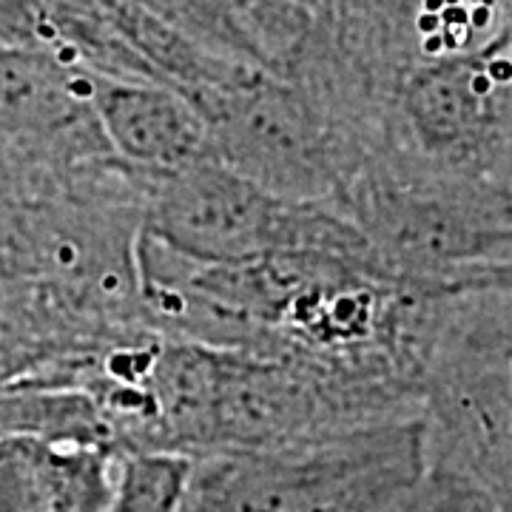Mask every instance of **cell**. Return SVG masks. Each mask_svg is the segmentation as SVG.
<instances>
[{
  "mask_svg": "<svg viewBox=\"0 0 512 512\" xmlns=\"http://www.w3.org/2000/svg\"><path fill=\"white\" fill-rule=\"evenodd\" d=\"M336 205L384 274L441 296L512 291L510 185L370 163Z\"/></svg>",
  "mask_w": 512,
  "mask_h": 512,
  "instance_id": "6da1fadb",
  "label": "cell"
},
{
  "mask_svg": "<svg viewBox=\"0 0 512 512\" xmlns=\"http://www.w3.org/2000/svg\"><path fill=\"white\" fill-rule=\"evenodd\" d=\"M427 473L421 421L188 461L180 512H402Z\"/></svg>",
  "mask_w": 512,
  "mask_h": 512,
  "instance_id": "7a4b0ae2",
  "label": "cell"
},
{
  "mask_svg": "<svg viewBox=\"0 0 512 512\" xmlns=\"http://www.w3.org/2000/svg\"><path fill=\"white\" fill-rule=\"evenodd\" d=\"M427 467L512 490V291L441 296L421 370Z\"/></svg>",
  "mask_w": 512,
  "mask_h": 512,
  "instance_id": "3957f363",
  "label": "cell"
},
{
  "mask_svg": "<svg viewBox=\"0 0 512 512\" xmlns=\"http://www.w3.org/2000/svg\"><path fill=\"white\" fill-rule=\"evenodd\" d=\"M373 163L512 188V43L507 32L473 52L410 66L387 97L382 154Z\"/></svg>",
  "mask_w": 512,
  "mask_h": 512,
  "instance_id": "277c9868",
  "label": "cell"
},
{
  "mask_svg": "<svg viewBox=\"0 0 512 512\" xmlns=\"http://www.w3.org/2000/svg\"><path fill=\"white\" fill-rule=\"evenodd\" d=\"M146 234L197 262H248L285 251H330L376 265L359 228L336 202L276 197L220 160L148 174Z\"/></svg>",
  "mask_w": 512,
  "mask_h": 512,
  "instance_id": "5b68a950",
  "label": "cell"
},
{
  "mask_svg": "<svg viewBox=\"0 0 512 512\" xmlns=\"http://www.w3.org/2000/svg\"><path fill=\"white\" fill-rule=\"evenodd\" d=\"M208 123L214 157L239 177L293 202H336L362 157L302 83L256 72L188 97Z\"/></svg>",
  "mask_w": 512,
  "mask_h": 512,
  "instance_id": "8992f818",
  "label": "cell"
},
{
  "mask_svg": "<svg viewBox=\"0 0 512 512\" xmlns=\"http://www.w3.org/2000/svg\"><path fill=\"white\" fill-rule=\"evenodd\" d=\"M92 111L114 160L146 174H177L217 160L200 109L180 89L94 72Z\"/></svg>",
  "mask_w": 512,
  "mask_h": 512,
  "instance_id": "52a82bcc",
  "label": "cell"
},
{
  "mask_svg": "<svg viewBox=\"0 0 512 512\" xmlns=\"http://www.w3.org/2000/svg\"><path fill=\"white\" fill-rule=\"evenodd\" d=\"M120 467L123 453L111 444L0 439V512H106Z\"/></svg>",
  "mask_w": 512,
  "mask_h": 512,
  "instance_id": "ba28073f",
  "label": "cell"
},
{
  "mask_svg": "<svg viewBox=\"0 0 512 512\" xmlns=\"http://www.w3.org/2000/svg\"><path fill=\"white\" fill-rule=\"evenodd\" d=\"M15 436L111 444L106 421L86 393L0 387V439Z\"/></svg>",
  "mask_w": 512,
  "mask_h": 512,
  "instance_id": "9c48e42d",
  "label": "cell"
},
{
  "mask_svg": "<svg viewBox=\"0 0 512 512\" xmlns=\"http://www.w3.org/2000/svg\"><path fill=\"white\" fill-rule=\"evenodd\" d=\"M140 9L148 18L160 20L171 32L202 46L211 55L225 57L239 66L274 72L271 57L248 32L228 0H120Z\"/></svg>",
  "mask_w": 512,
  "mask_h": 512,
  "instance_id": "30bf717a",
  "label": "cell"
},
{
  "mask_svg": "<svg viewBox=\"0 0 512 512\" xmlns=\"http://www.w3.org/2000/svg\"><path fill=\"white\" fill-rule=\"evenodd\" d=\"M185 476V458L123 456L117 493L106 512H180Z\"/></svg>",
  "mask_w": 512,
  "mask_h": 512,
  "instance_id": "8fae6325",
  "label": "cell"
},
{
  "mask_svg": "<svg viewBox=\"0 0 512 512\" xmlns=\"http://www.w3.org/2000/svg\"><path fill=\"white\" fill-rule=\"evenodd\" d=\"M504 32L512 43V0H507V9H504Z\"/></svg>",
  "mask_w": 512,
  "mask_h": 512,
  "instance_id": "7c38bea8",
  "label": "cell"
},
{
  "mask_svg": "<svg viewBox=\"0 0 512 512\" xmlns=\"http://www.w3.org/2000/svg\"><path fill=\"white\" fill-rule=\"evenodd\" d=\"M504 9H507V0H504Z\"/></svg>",
  "mask_w": 512,
  "mask_h": 512,
  "instance_id": "4fadbf2b",
  "label": "cell"
},
{
  "mask_svg": "<svg viewBox=\"0 0 512 512\" xmlns=\"http://www.w3.org/2000/svg\"><path fill=\"white\" fill-rule=\"evenodd\" d=\"M308 3H313V0H308Z\"/></svg>",
  "mask_w": 512,
  "mask_h": 512,
  "instance_id": "5bb4252c",
  "label": "cell"
}]
</instances>
